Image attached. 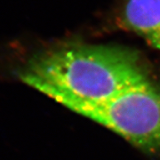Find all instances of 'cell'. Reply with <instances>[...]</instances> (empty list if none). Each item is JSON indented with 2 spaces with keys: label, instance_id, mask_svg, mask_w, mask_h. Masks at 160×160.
I'll return each mask as SVG.
<instances>
[{
  "label": "cell",
  "instance_id": "obj_1",
  "mask_svg": "<svg viewBox=\"0 0 160 160\" xmlns=\"http://www.w3.org/2000/svg\"><path fill=\"white\" fill-rule=\"evenodd\" d=\"M19 78L70 110L103 102L153 80L136 52L82 44L62 45L36 53L19 71Z\"/></svg>",
  "mask_w": 160,
  "mask_h": 160
},
{
  "label": "cell",
  "instance_id": "obj_2",
  "mask_svg": "<svg viewBox=\"0 0 160 160\" xmlns=\"http://www.w3.org/2000/svg\"><path fill=\"white\" fill-rule=\"evenodd\" d=\"M72 111L109 128L149 153L160 152V86L154 79L103 102Z\"/></svg>",
  "mask_w": 160,
  "mask_h": 160
},
{
  "label": "cell",
  "instance_id": "obj_3",
  "mask_svg": "<svg viewBox=\"0 0 160 160\" xmlns=\"http://www.w3.org/2000/svg\"><path fill=\"white\" fill-rule=\"evenodd\" d=\"M122 22L127 29L160 51V0H128Z\"/></svg>",
  "mask_w": 160,
  "mask_h": 160
}]
</instances>
